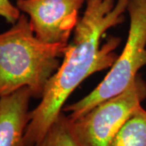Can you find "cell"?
Listing matches in <instances>:
<instances>
[{
    "label": "cell",
    "instance_id": "1",
    "mask_svg": "<svg viewBox=\"0 0 146 146\" xmlns=\"http://www.w3.org/2000/svg\"><path fill=\"white\" fill-rule=\"evenodd\" d=\"M129 0H86L68 43L61 65L50 80L41 102L29 114L25 142L32 145L40 141L63 112L70 95L94 73L110 68L119 54L115 50L121 38L111 36L102 42L111 28L125 20Z\"/></svg>",
    "mask_w": 146,
    "mask_h": 146
},
{
    "label": "cell",
    "instance_id": "2",
    "mask_svg": "<svg viewBox=\"0 0 146 146\" xmlns=\"http://www.w3.org/2000/svg\"><path fill=\"white\" fill-rule=\"evenodd\" d=\"M67 46L39 40L22 12L11 28L0 33V98L28 87L33 98L41 99Z\"/></svg>",
    "mask_w": 146,
    "mask_h": 146
},
{
    "label": "cell",
    "instance_id": "3",
    "mask_svg": "<svg viewBox=\"0 0 146 146\" xmlns=\"http://www.w3.org/2000/svg\"><path fill=\"white\" fill-rule=\"evenodd\" d=\"M130 25L125 47L103 80L83 98L64 106L71 121L78 119L94 106L123 93L130 86L141 68L146 66V0H129Z\"/></svg>",
    "mask_w": 146,
    "mask_h": 146
},
{
    "label": "cell",
    "instance_id": "4",
    "mask_svg": "<svg viewBox=\"0 0 146 146\" xmlns=\"http://www.w3.org/2000/svg\"><path fill=\"white\" fill-rule=\"evenodd\" d=\"M146 99V81L137 75L123 93L101 102L78 119L71 121L80 146H110L121 127Z\"/></svg>",
    "mask_w": 146,
    "mask_h": 146
},
{
    "label": "cell",
    "instance_id": "5",
    "mask_svg": "<svg viewBox=\"0 0 146 146\" xmlns=\"http://www.w3.org/2000/svg\"><path fill=\"white\" fill-rule=\"evenodd\" d=\"M86 0H17L16 7L29 16L32 29L42 42L68 45Z\"/></svg>",
    "mask_w": 146,
    "mask_h": 146
},
{
    "label": "cell",
    "instance_id": "6",
    "mask_svg": "<svg viewBox=\"0 0 146 146\" xmlns=\"http://www.w3.org/2000/svg\"><path fill=\"white\" fill-rule=\"evenodd\" d=\"M31 90L23 87L0 98V146H25Z\"/></svg>",
    "mask_w": 146,
    "mask_h": 146
},
{
    "label": "cell",
    "instance_id": "7",
    "mask_svg": "<svg viewBox=\"0 0 146 146\" xmlns=\"http://www.w3.org/2000/svg\"><path fill=\"white\" fill-rule=\"evenodd\" d=\"M110 146H146V110L140 106L121 127Z\"/></svg>",
    "mask_w": 146,
    "mask_h": 146
},
{
    "label": "cell",
    "instance_id": "8",
    "mask_svg": "<svg viewBox=\"0 0 146 146\" xmlns=\"http://www.w3.org/2000/svg\"><path fill=\"white\" fill-rule=\"evenodd\" d=\"M25 146H80L73 134L71 121L62 112L40 141Z\"/></svg>",
    "mask_w": 146,
    "mask_h": 146
},
{
    "label": "cell",
    "instance_id": "9",
    "mask_svg": "<svg viewBox=\"0 0 146 146\" xmlns=\"http://www.w3.org/2000/svg\"><path fill=\"white\" fill-rule=\"evenodd\" d=\"M21 11L14 6L10 0H0V16L3 17L10 24L16 23L21 16Z\"/></svg>",
    "mask_w": 146,
    "mask_h": 146
}]
</instances>
